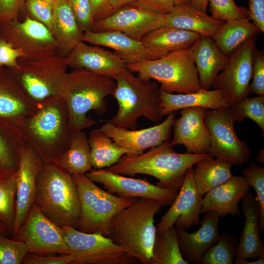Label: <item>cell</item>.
I'll return each instance as SVG.
<instances>
[{
  "label": "cell",
  "instance_id": "d6a6232c",
  "mask_svg": "<svg viewBox=\"0 0 264 264\" xmlns=\"http://www.w3.org/2000/svg\"><path fill=\"white\" fill-rule=\"evenodd\" d=\"M195 165L193 168L194 179L198 191L202 197L211 189L234 176L231 171L233 164L221 158L209 156Z\"/></svg>",
  "mask_w": 264,
  "mask_h": 264
},
{
  "label": "cell",
  "instance_id": "3957f363",
  "mask_svg": "<svg viewBox=\"0 0 264 264\" xmlns=\"http://www.w3.org/2000/svg\"><path fill=\"white\" fill-rule=\"evenodd\" d=\"M209 156V154L178 153L174 150L172 140L168 139L138 156H122L108 169L123 176H151L158 180V185L179 190L187 170L198 161Z\"/></svg>",
  "mask_w": 264,
  "mask_h": 264
},
{
  "label": "cell",
  "instance_id": "681fc988",
  "mask_svg": "<svg viewBox=\"0 0 264 264\" xmlns=\"http://www.w3.org/2000/svg\"><path fill=\"white\" fill-rule=\"evenodd\" d=\"M74 261L70 254L59 256L41 255L27 253L22 264H68Z\"/></svg>",
  "mask_w": 264,
  "mask_h": 264
},
{
  "label": "cell",
  "instance_id": "8fae6325",
  "mask_svg": "<svg viewBox=\"0 0 264 264\" xmlns=\"http://www.w3.org/2000/svg\"><path fill=\"white\" fill-rule=\"evenodd\" d=\"M210 132L209 154L221 158L233 164L247 163L251 151L245 141L241 140L234 129L235 121L229 107L217 110H207L204 116Z\"/></svg>",
  "mask_w": 264,
  "mask_h": 264
},
{
  "label": "cell",
  "instance_id": "f35d334b",
  "mask_svg": "<svg viewBox=\"0 0 264 264\" xmlns=\"http://www.w3.org/2000/svg\"><path fill=\"white\" fill-rule=\"evenodd\" d=\"M215 244L204 254L199 264H233L238 244L236 237L230 234H223Z\"/></svg>",
  "mask_w": 264,
  "mask_h": 264
},
{
  "label": "cell",
  "instance_id": "ffe728a7",
  "mask_svg": "<svg viewBox=\"0 0 264 264\" xmlns=\"http://www.w3.org/2000/svg\"><path fill=\"white\" fill-rule=\"evenodd\" d=\"M180 110V117L175 119L173 125L172 145H184L188 154H208L210 135L204 119L207 109L191 107Z\"/></svg>",
  "mask_w": 264,
  "mask_h": 264
},
{
  "label": "cell",
  "instance_id": "7c38bea8",
  "mask_svg": "<svg viewBox=\"0 0 264 264\" xmlns=\"http://www.w3.org/2000/svg\"><path fill=\"white\" fill-rule=\"evenodd\" d=\"M257 36L248 39L230 55L225 67L215 78L212 88L220 90L233 106L249 93L253 52Z\"/></svg>",
  "mask_w": 264,
  "mask_h": 264
},
{
  "label": "cell",
  "instance_id": "1f68e13d",
  "mask_svg": "<svg viewBox=\"0 0 264 264\" xmlns=\"http://www.w3.org/2000/svg\"><path fill=\"white\" fill-rule=\"evenodd\" d=\"M26 145L20 127L0 117V177L17 172L21 154Z\"/></svg>",
  "mask_w": 264,
  "mask_h": 264
},
{
  "label": "cell",
  "instance_id": "83f0119b",
  "mask_svg": "<svg viewBox=\"0 0 264 264\" xmlns=\"http://www.w3.org/2000/svg\"><path fill=\"white\" fill-rule=\"evenodd\" d=\"M162 117L186 108L201 107L217 110L230 107L222 91L218 89H203L190 93L173 94L160 89Z\"/></svg>",
  "mask_w": 264,
  "mask_h": 264
},
{
  "label": "cell",
  "instance_id": "ac0fdd59",
  "mask_svg": "<svg viewBox=\"0 0 264 264\" xmlns=\"http://www.w3.org/2000/svg\"><path fill=\"white\" fill-rule=\"evenodd\" d=\"M202 198L199 194L193 176V167L185 174L184 181L171 207L161 218L156 231L161 232L175 224L187 230L198 225L202 207Z\"/></svg>",
  "mask_w": 264,
  "mask_h": 264
},
{
  "label": "cell",
  "instance_id": "60d3db41",
  "mask_svg": "<svg viewBox=\"0 0 264 264\" xmlns=\"http://www.w3.org/2000/svg\"><path fill=\"white\" fill-rule=\"evenodd\" d=\"M212 17L227 22L248 18V9L239 7L234 0H208Z\"/></svg>",
  "mask_w": 264,
  "mask_h": 264
},
{
  "label": "cell",
  "instance_id": "d590c367",
  "mask_svg": "<svg viewBox=\"0 0 264 264\" xmlns=\"http://www.w3.org/2000/svg\"><path fill=\"white\" fill-rule=\"evenodd\" d=\"M88 140L94 169L109 168L129 152L127 149L114 142L100 128L91 130Z\"/></svg>",
  "mask_w": 264,
  "mask_h": 264
},
{
  "label": "cell",
  "instance_id": "44dd1931",
  "mask_svg": "<svg viewBox=\"0 0 264 264\" xmlns=\"http://www.w3.org/2000/svg\"><path fill=\"white\" fill-rule=\"evenodd\" d=\"M68 66L113 77L127 68V64L114 52L80 42L66 57Z\"/></svg>",
  "mask_w": 264,
  "mask_h": 264
},
{
  "label": "cell",
  "instance_id": "6da1fadb",
  "mask_svg": "<svg viewBox=\"0 0 264 264\" xmlns=\"http://www.w3.org/2000/svg\"><path fill=\"white\" fill-rule=\"evenodd\" d=\"M26 144L43 161H55L68 149L71 139L67 109L62 96L39 102L38 109L19 126Z\"/></svg>",
  "mask_w": 264,
  "mask_h": 264
},
{
  "label": "cell",
  "instance_id": "4fadbf2b",
  "mask_svg": "<svg viewBox=\"0 0 264 264\" xmlns=\"http://www.w3.org/2000/svg\"><path fill=\"white\" fill-rule=\"evenodd\" d=\"M13 239L23 242L28 253L41 255L69 254L61 227L46 217L34 203Z\"/></svg>",
  "mask_w": 264,
  "mask_h": 264
},
{
  "label": "cell",
  "instance_id": "e0dca14e",
  "mask_svg": "<svg viewBox=\"0 0 264 264\" xmlns=\"http://www.w3.org/2000/svg\"><path fill=\"white\" fill-rule=\"evenodd\" d=\"M175 112L169 114L162 123L141 130L120 128L106 121L100 129L117 145L129 151L124 156L133 157L170 139L176 119Z\"/></svg>",
  "mask_w": 264,
  "mask_h": 264
},
{
  "label": "cell",
  "instance_id": "11a10c76",
  "mask_svg": "<svg viewBox=\"0 0 264 264\" xmlns=\"http://www.w3.org/2000/svg\"><path fill=\"white\" fill-rule=\"evenodd\" d=\"M258 258V260L250 262L244 258L236 257L235 259H234L233 263L235 264H264V257H261Z\"/></svg>",
  "mask_w": 264,
  "mask_h": 264
},
{
  "label": "cell",
  "instance_id": "30bf717a",
  "mask_svg": "<svg viewBox=\"0 0 264 264\" xmlns=\"http://www.w3.org/2000/svg\"><path fill=\"white\" fill-rule=\"evenodd\" d=\"M72 264H133L136 259L110 238L85 233L70 226L61 227Z\"/></svg>",
  "mask_w": 264,
  "mask_h": 264
},
{
  "label": "cell",
  "instance_id": "680465c9",
  "mask_svg": "<svg viewBox=\"0 0 264 264\" xmlns=\"http://www.w3.org/2000/svg\"><path fill=\"white\" fill-rule=\"evenodd\" d=\"M257 161L260 162L261 164H263L264 162V149L260 150L257 154V156L256 157Z\"/></svg>",
  "mask_w": 264,
  "mask_h": 264
},
{
  "label": "cell",
  "instance_id": "d4e9b609",
  "mask_svg": "<svg viewBox=\"0 0 264 264\" xmlns=\"http://www.w3.org/2000/svg\"><path fill=\"white\" fill-rule=\"evenodd\" d=\"M83 41L113 49L127 64L152 60L150 51L141 41L118 31L93 32L88 30L84 33Z\"/></svg>",
  "mask_w": 264,
  "mask_h": 264
},
{
  "label": "cell",
  "instance_id": "7a4b0ae2",
  "mask_svg": "<svg viewBox=\"0 0 264 264\" xmlns=\"http://www.w3.org/2000/svg\"><path fill=\"white\" fill-rule=\"evenodd\" d=\"M34 203L57 225L78 229V191L72 175L56 162H43L37 177Z\"/></svg>",
  "mask_w": 264,
  "mask_h": 264
},
{
  "label": "cell",
  "instance_id": "e575fe53",
  "mask_svg": "<svg viewBox=\"0 0 264 264\" xmlns=\"http://www.w3.org/2000/svg\"><path fill=\"white\" fill-rule=\"evenodd\" d=\"M55 162L71 175L90 171L93 168L87 133L83 130L72 133L68 149Z\"/></svg>",
  "mask_w": 264,
  "mask_h": 264
},
{
  "label": "cell",
  "instance_id": "2e32d148",
  "mask_svg": "<svg viewBox=\"0 0 264 264\" xmlns=\"http://www.w3.org/2000/svg\"><path fill=\"white\" fill-rule=\"evenodd\" d=\"M164 15L145 9L133 3L127 4L92 23L90 30H115L136 40L164 25Z\"/></svg>",
  "mask_w": 264,
  "mask_h": 264
},
{
  "label": "cell",
  "instance_id": "f1b7e54d",
  "mask_svg": "<svg viewBox=\"0 0 264 264\" xmlns=\"http://www.w3.org/2000/svg\"><path fill=\"white\" fill-rule=\"evenodd\" d=\"M200 36L193 32L162 26L147 34L141 41L150 51L152 60H155L190 49Z\"/></svg>",
  "mask_w": 264,
  "mask_h": 264
},
{
  "label": "cell",
  "instance_id": "b9f144b4",
  "mask_svg": "<svg viewBox=\"0 0 264 264\" xmlns=\"http://www.w3.org/2000/svg\"><path fill=\"white\" fill-rule=\"evenodd\" d=\"M243 177L254 189L259 205L260 232L264 230V168L253 162L243 170Z\"/></svg>",
  "mask_w": 264,
  "mask_h": 264
},
{
  "label": "cell",
  "instance_id": "f5cc1de1",
  "mask_svg": "<svg viewBox=\"0 0 264 264\" xmlns=\"http://www.w3.org/2000/svg\"><path fill=\"white\" fill-rule=\"evenodd\" d=\"M111 0H90L93 22L103 19L113 12Z\"/></svg>",
  "mask_w": 264,
  "mask_h": 264
},
{
  "label": "cell",
  "instance_id": "74e56055",
  "mask_svg": "<svg viewBox=\"0 0 264 264\" xmlns=\"http://www.w3.org/2000/svg\"><path fill=\"white\" fill-rule=\"evenodd\" d=\"M16 173L0 177V221L12 236L16 214Z\"/></svg>",
  "mask_w": 264,
  "mask_h": 264
},
{
  "label": "cell",
  "instance_id": "db71d44e",
  "mask_svg": "<svg viewBox=\"0 0 264 264\" xmlns=\"http://www.w3.org/2000/svg\"><path fill=\"white\" fill-rule=\"evenodd\" d=\"M208 0H190V5L200 11L206 12Z\"/></svg>",
  "mask_w": 264,
  "mask_h": 264
},
{
  "label": "cell",
  "instance_id": "836d02e7",
  "mask_svg": "<svg viewBox=\"0 0 264 264\" xmlns=\"http://www.w3.org/2000/svg\"><path fill=\"white\" fill-rule=\"evenodd\" d=\"M261 32L247 18L225 22L212 38L223 53L229 57L246 40Z\"/></svg>",
  "mask_w": 264,
  "mask_h": 264
},
{
  "label": "cell",
  "instance_id": "ee69618b",
  "mask_svg": "<svg viewBox=\"0 0 264 264\" xmlns=\"http://www.w3.org/2000/svg\"><path fill=\"white\" fill-rule=\"evenodd\" d=\"M53 4L44 0H25L24 4L31 18L45 26L52 33Z\"/></svg>",
  "mask_w": 264,
  "mask_h": 264
},
{
  "label": "cell",
  "instance_id": "7dc6e473",
  "mask_svg": "<svg viewBox=\"0 0 264 264\" xmlns=\"http://www.w3.org/2000/svg\"><path fill=\"white\" fill-rule=\"evenodd\" d=\"M25 0H0V27L18 20Z\"/></svg>",
  "mask_w": 264,
  "mask_h": 264
},
{
  "label": "cell",
  "instance_id": "bcb514c9",
  "mask_svg": "<svg viewBox=\"0 0 264 264\" xmlns=\"http://www.w3.org/2000/svg\"><path fill=\"white\" fill-rule=\"evenodd\" d=\"M252 81L250 85V92L257 95H264V53L256 47L253 52Z\"/></svg>",
  "mask_w": 264,
  "mask_h": 264
},
{
  "label": "cell",
  "instance_id": "52a82bcc",
  "mask_svg": "<svg viewBox=\"0 0 264 264\" xmlns=\"http://www.w3.org/2000/svg\"><path fill=\"white\" fill-rule=\"evenodd\" d=\"M67 67L66 57L56 54L34 59L20 58L16 67L8 68L26 94L40 102L53 96H65Z\"/></svg>",
  "mask_w": 264,
  "mask_h": 264
},
{
  "label": "cell",
  "instance_id": "9a60e30c",
  "mask_svg": "<svg viewBox=\"0 0 264 264\" xmlns=\"http://www.w3.org/2000/svg\"><path fill=\"white\" fill-rule=\"evenodd\" d=\"M86 175L92 181L102 184L104 188L111 194L123 198L153 199L162 205L171 206L178 191L154 185L146 179L126 177L108 169H92Z\"/></svg>",
  "mask_w": 264,
  "mask_h": 264
},
{
  "label": "cell",
  "instance_id": "c3c4849f",
  "mask_svg": "<svg viewBox=\"0 0 264 264\" xmlns=\"http://www.w3.org/2000/svg\"><path fill=\"white\" fill-rule=\"evenodd\" d=\"M22 53L0 36V66L16 67L18 59L23 57Z\"/></svg>",
  "mask_w": 264,
  "mask_h": 264
},
{
  "label": "cell",
  "instance_id": "7bdbcfd3",
  "mask_svg": "<svg viewBox=\"0 0 264 264\" xmlns=\"http://www.w3.org/2000/svg\"><path fill=\"white\" fill-rule=\"evenodd\" d=\"M0 232V264H21L28 249L25 244L15 239L7 238Z\"/></svg>",
  "mask_w": 264,
  "mask_h": 264
},
{
  "label": "cell",
  "instance_id": "f6af8a7d",
  "mask_svg": "<svg viewBox=\"0 0 264 264\" xmlns=\"http://www.w3.org/2000/svg\"><path fill=\"white\" fill-rule=\"evenodd\" d=\"M81 30H90L93 22L90 0H67Z\"/></svg>",
  "mask_w": 264,
  "mask_h": 264
},
{
  "label": "cell",
  "instance_id": "7402d4cb",
  "mask_svg": "<svg viewBox=\"0 0 264 264\" xmlns=\"http://www.w3.org/2000/svg\"><path fill=\"white\" fill-rule=\"evenodd\" d=\"M39 104L26 94L8 67L0 66V117L19 126L25 117L35 112Z\"/></svg>",
  "mask_w": 264,
  "mask_h": 264
},
{
  "label": "cell",
  "instance_id": "4dcf8cb0",
  "mask_svg": "<svg viewBox=\"0 0 264 264\" xmlns=\"http://www.w3.org/2000/svg\"><path fill=\"white\" fill-rule=\"evenodd\" d=\"M52 29L58 51L65 57L83 41L84 32L80 28L67 0H57L54 3Z\"/></svg>",
  "mask_w": 264,
  "mask_h": 264
},
{
  "label": "cell",
  "instance_id": "cb8c5ba5",
  "mask_svg": "<svg viewBox=\"0 0 264 264\" xmlns=\"http://www.w3.org/2000/svg\"><path fill=\"white\" fill-rule=\"evenodd\" d=\"M251 187L243 176H234L203 197L200 213L214 211L221 218L228 215L240 216L238 203Z\"/></svg>",
  "mask_w": 264,
  "mask_h": 264
},
{
  "label": "cell",
  "instance_id": "ab89813d",
  "mask_svg": "<svg viewBox=\"0 0 264 264\" xmlns=\"http://www.w3.org/2000/svg\"><path fill=\"white\" fill-rule=\"evenodd\" d=\"M235 122L249 118L255 122L264 132V95L253 98L247 97L229 107Z\"/></svg>",
  "mask_w": 264,
  "mask_h": 264
},
{
  "label": "cell",
  "instance_id": "6f0895ef",
  "mask_svg": "<svg viewBox=\"0 0 264 264\" xmlns=\"http://www.w3.org/2000/svg\"><path fill=\"white\" fill-rule=\"evenodd\" d=\"M175 6L190 5V0H173Z\"/></svg>",
  "mask_w": 264,
  "mask_h": 264
},
{
  "label": "cell",
  "instance_id": "5b68a950",
  "mask_svg": "<svg viewBox=\"0 0 264 264\" xmlns=\"http://www.w3.org/2000/svg\"><path fill=\"white\" fill-rule=\"evenodd\" d=\"M163 206L157 200L139 198L112 219L109 237L143 264H150L156 227L154 216Z\"/></svg>",
  "mask_w": 264,
  "mask_h": 264
},
{
  "label": "cell",
  "instance_id": "484cf974",
  "mask_svg": "<svg viewBox=\"0 0 264 264\" xmlns=\"http://www.w3.org/2000/svg\"><path fill=\"white\" fill-rule=\"evenodd\" d=\"M201 89H209L219 74L226 66L229 57L225 55L213 39L200 36L190 48Z\"/></svg>",
  "mask_w": 264,
  "mask_h": 264
},
{
  "label": "cell",
  "instance_id": "9f6ffc18",
  "mask_svg": "<svg viewBox=\"0 0 264 264\" xmlns=\"http://www.w3.org/2000/svg\"><path fill=\"white\" fill-rule=\"evenodd\" d=\"M132 3V0H112L111 5L113 8V12L122 7Z\"/></svg>",
  "mask_w": 264,
  "mask_h": 264
},
{
  "label": "cell",
  "instance_id": "8992f818",
  "mask_svg": "<svg viewBox=\"0 0 264 264\" xmlns=\"http://www.w3.org/2000/svg\"><path fill=\"white\" fill-rule=\"evenodd\" d=\"M115 81L111 77L99 75L85 69L68 73L64 96L71 133L90 127L98 122L87 115L90 110L101 115L108 109L106 98L112 96Z\"/></svg>",
  "mask_w": 264,
  "mask_h": 264
},
{
  "label": "cell",
  "instance_id": "603a6c76",
  "mask_svg": "<svg viewBox=\"0 0 264 264\" xmlns=\"http://www.w3.org/2000/svg\"><path fill=\"white\" fill-rule=\"evenodd\" d=\"M201 227L195 232L176 227L179 250L183 259L188 264L200 263L204 254L218 240L219 216L214 211L205 213Z\"/></svg>",
  "mask_w": 264,
  "mask_h": 264
},
{
  "label": "cell",
  "instance_id": "91938a15",
  "mask_svg": "<svg viewBox=\"0 0 264 264\" xmlns=\"http://www.w3.org/2000/svg\"><path fill=\"white\" fill-rule=\"evenodd\" d=\"M0 232L5 235L8 234L7 229L4 225L0 221Z\"/></svg>",
  "mask_w": 264,
  "mask_h": 264
},
{
  "label": "cell",
  "instance_id": "d6986e66",
  "mask_svg": "<svg viewBox=\"0 0 264 264\" xmlns=\"http://www.w3.org/2000/svg\"><path fill=\"white\" fill-rule=\"evenodd\" d=\"M43 162L38 153L26 144L21 154L16 172V214L12 234L13 239L34 203L37 177Z\"/></svg>",
  "mask_w": 264,
  "mask_h": 264
},
{
  "label": "cell",
  "instance_id": "816d5d0a",
  "mask_svg": "<svg viewBox=\"0 0 264 264\" xmlns=\"http://www.w3.org/2000/svg\"><path fill=\"white\" fill-rule=\"evenodd\" d=\"M248 18L264 32V0H248Z\"/></svg>",
  "mask_w": 264,
  "mask_h": 264
},
{
  "label": "cell",
  "instance_id": "4316f807",
  "mask_svg": "<svg viewBox=\"0 0 264 264\" xmlns=\"http://www.w3.org/2000/svg\"><path fill=\"white\" fill-rule=\"evenodd\" d=\"M241 200L245 222L236 246L235 256L246 260L264 257V245L260 237V210L258 201L249 191Z\"/></svg>",
  "mask_w": 264,
  "mask_h": 264
},
{
  "label": "cell",
  "instance_id": "5bb4252c",
  "mask_svg": "<svg viewBox=\"0 0 264 264\" xmlns=\"http://www.w3.org/2000/svg\"><path fill=\"white\" fill-rule=\"evenodd\" d=\"M0 36L20 50L23 58L34 59L57 54V43L44 24L27 15L0 27Z\"/></svg>",
  "mask_w": 264,
  "mask_h": 264
},
{
  "label": "cell",
  "instance_id": "94428289",
  "mask_svg": "<svg viewBox=\"0 0 264 264\" xmlns=\"http://www.w3.org/2000/svg\"><path fill=\"white\" fill-rule=\"evenodd\" d=\"M54 3L57 0H44Z\"/></svg>",
  "mask_w": 264,
  "mask_h": 264
},
{
  "label": "cell",
  "instance_id": "f907efd6",
  "mask_svg": "<svg viewBox=\"0 0 264 264\" xmlns=\"http://www.w3.org/2000/svg\"><path fill=\"white\" fill-rule=\"evenodd\" d=\"M132 3L163 15L170 13L175 6L173 0H132Z\"/></svg>",
  "mask_w": 264,
  "mask_h": 264
},
{
  "label": "cell",
  "instance_id": "277c9868",
  "mask_svg": "<svg viewBox=\"0 0 264 264\" xmlns=\"http://www.w3.org/2000/svg\"><path fill=\"white\" fill-rule=\"evenodd\" d=\"M116 85L112 96L117 100L116 114L106 121L117 127L136 130L140 117L155 123L162 119L160 88L153 80L136 76L127 68L114 76Z\"/></svg>",
  "mask_w": 264,
  "mask_h": 264
},
{
  "label": "cell",
  "instance_id": "ba28073f",
  "mask_svg": "<svg viewBox=\"0 0 264 264\" xmlns=\"http://www.w3.org/2000/svg\"><path fill=\"white\" fill-rule=\"evenodd\" d=\"M72 176L80 202L78 230L109 238L113 218L134 203L138 198H123L111 194L97 186L86 174H74Z\"/></svg>",
  "mask_w": 264,
  "mask_h": 264
},
{
  "label": "cell",
  "instance_id": "f546056e",
  "mask_svg": "<svg viewBox=\"0 0 264 264\" xmlns=\"http://www.w3.org/2000/svg\"><path fill=\"white\" fill-rule=\"evenodd\" d=\"M225 22L217 20L190 5L175 6L164 15V25L212 38Z\"/></svg>",
  "mask_w": 264,
  "mask_h": 264
},
{
  "label": "cell",
  "instance_id": "9c48e42d",
  "mask_svg": "<svg viewBox=\"0 0 264 264\" xmlns=\"http://www.w3.org/2000/svg\"><path fill=\"white\" fill-rule=\"evenodd\" d=\"M127 68L139 77L157 82L160 89L168 93H190L201 89L190 49L157 59L127 64Z\"/></svg>",
  "mask_w": 264,
  "mask_h": 264
},
{
  "label": "cell",
  "instance_id": "8d00e7d4",
  "mask_svg": "<svg viewBox=\"0 0 264 264\" xmlns=\"http://www.w3.org/2000/svg\"><path fill=\"white\" fill-rule=\"evenodd\" d=\"M150 264H188L181 254L176 226L156 231Z\"/></svg>",
  "mask_w": 264,
  "mask_h": 264
}]
</instances>
